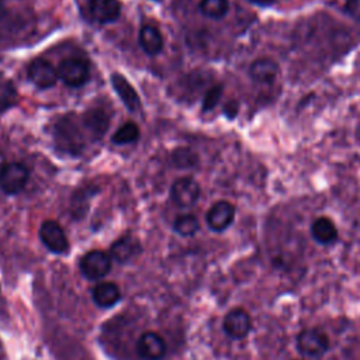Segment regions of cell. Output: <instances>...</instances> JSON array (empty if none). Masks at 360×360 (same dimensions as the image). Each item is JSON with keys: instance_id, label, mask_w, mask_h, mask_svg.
I'll return each mask as SVG.
<instances>
[{"instance_id": "obj_15", "label": "cell", "mask_w": 360, "mask_h": 360, "mask_svg": "<svg viewBox=\"0 0 360 360\" xmlns=\"http://www.w3.org/2000/svg\"><path fill=\"white\" fill-rule=\"evenodd\" d=\"M111 84L115 90V93L120 96L121 101L125 104L127 110L129 111H136L141 105V101H139V97L135 91V89L128 83V80L120 75V73H112L111 76Z\"/></svg>"}, {"instance_id": "obj_12", "label": "cell", "mask_w": 360, "mask_h": 360, "mask_svg": "<svg viewBox=\"0 0 360 360\" xmlns=\"http://www.w3.org/2000/svg\"><path fill=\"white\" fill-rule=\"evenodd\" d=\"M142 248L136 238L134 236H122L118 240H115L110 248V256L118 263H128L134 260L139 253Z\"/></svg>"}, {"instance_id": "obj_2", "label": "cell", "mask_w": 360, "mask_h": 360, "mask_svg": "<svg viewBox=\"0 0 360 360\" xmlns=\"http://www.w3.org/2000/svg\"><path fill=\"white\" fill-rule=\"evenodd\" d=\"M58 77L69 87H80L90 77L89 63L80 58H66L59 63Z\"/></svg>"}, {"instance_id": "obj_28", "label": "cell", "mask_w": 360, "mask_h": 360, "mask_svg": "<svg viewBox=\"0 0 360 360\" xmlns=\"http://www.w3.org/2000/svg\"><path fill=\"white\" fill-rule=\"evenodd\" d=\"M3 359V353H1V346H0V360Z\"/></svg>"}, {"instance_id": "obj_29", "label": "cell", "mask_w": 360, "mask_h": 360, "mask_svg": "<svg viewBox=\"0 0 360 360\" xmlns=\"http://www.w3.org/2000/svg\"><path fill=\"white\" fill-rule=\"evenodd\" d=\"M295 360H297V359H295Z\"/></svg>"}, {"instance_id": "obj_11", "label": "cell", "mask_w": 360, "mask_h": 360, "mask_svg": "<svg viewBox=\"0 0 360 360\" xmlns=\"http://www.w3.org/2000/svg\"><path fill=\"white\" fill-rule=\"evenodd\" d=\"M309 232L312 239L322 246L333 245L339 239V231L336 224L325 215H321L312 221Z\"/></svg>"}, {"instance_id": "obj_1", "label": "cell", "mask_w": 360, "mask_h": 360, "mask_svg": "<svg viewBox=\"0 0 360 360\" xmlns=\"http://www.w3.org/2000/svg\"><path fill=\"white\" fill-rule=\"evenodd\" d=\"M297 350L307 357H322L330 349L328 335L319 328H305L295 338Z\"/></svg>"}, {"instance_id": "obj_23", "label": "cell", "mask_w": 360, "mask_h": 360, "mask_svg": "<svg viewBox=\"0 0 360 360\" xmlns=\"http://www.w3.org/2000/svg\"><path fill=\"white\" fill-rule=\"evenodd\" d=\"M221 96H222V86H214L211 87L205 96H204V100H202V110L204 111H210L212 108L217 107V104L219 103L221 100Z\"/></svg>"}, {"instance_id": "obj_18", "label": "cell", "mask_w": 360, "mask_h": 360, "mask_svg": "<svg viewBox=\"0 0 360 360\" xmlns=\"http://www.w3.org/2000/svg\"><path fill=\"white\" fill-rule=\"evenodd\" d=\"M83 122L96 136H101L110 124L108 117L104 114V111L97 108L89 110L83 117Z\"/></svg>"}, {"instance_id": "obj_14", "label": "cell", "mask_w": 360, "mask_h": 360, "mask_svg": "<svg viewBox=\"0 0 360 360\" xmlns=\"http://www.w3.org/2000/svg\"><path fill=\"white\" fill-rule=\"evenodd\" d=\"M278 63L270 58H259L252 62L249 68V76L256 83L270 84L278 75Z\"/></svg>"}, {"instance_id": "obj_4", "label": "cell", "mask_w": 360, "mask_h": 360, "mask_svg": "<svg viewBox=\"0 0 360 360\" xmlns=\"http://www.w3.org/2000/svg\"><path fill=\"white\" fill-rule=\"evenodd\" d=\"M111 270V256L103 250H90L80 259V271L89 280H100Z\"/></svg>"}, {"instance_id": "obj_13", "label": "cell", "mask_w": 360, "mask_h": 360, "mask_svg": "<svg viewBox=\"0 0 360 360\" xmlns=\"http://www.w3.org/2000/svg\"><path fill=\"white\" fill-rule=\"evenodd\" d=\"M89 10L97 22L108 24L120 17L121 3L118 0H90Z\"/></svg>"}, {"instance_id": "obj_10", "label": "cell", "mask_w": 360, "mask_h": 360, "mask_svg": "<svg viewBox=\"0 0 360 360\" xmlns=\"http://www.w3.org/2000/svg\"><path fill=\"white\" fill-rule=\"evenodd\" d=\"M166 343L163 338L152 330L142 333L136 342V353L143 360H160L165 356Z\"/></svg>"}, {"instance_id": "obj_5", "label": "cell", "mask_w": 360, "mask_h": 360, "mask_svg": "<svg viewBox=\"0 0 360 360\" xmlns=\"http://www.w3.org/2000/svg\"><path fill=\"white\" fill-rule=\"evenodd\" d=\"M39 238L48 250L52 253H65L69 249V242L63 228L52 219L44 221L39 226Z\"/></svg>"}, {"instance_id": "obj_19", "label": "cell", "mask_w": 360, "mask_h": 360, "mask_svg": "<svg viewBox=\"0 0 360 360\" xmlns=\"http://www.w3.org/2000/svg\"><path fill=\"white\" fill-rule=\"evenodd\" d=\"M229 10V0H201L200 11L210 18H222Z\"/></svg>"}, {"instance_id": "obj_6", "label": "cell", "mask_w": 360, "mask_h": 360, "mask_svg": "<svg viewBox=\"0 0 360 360\" xmlns=\"http://www.w3.org/2000/svg\"><path fill=\"white\" fill-rule=\"evenodd\" d=\"M170 197L176 205L190 208L200 198V186L191 177H180L172 184Z\"/></svg>"}, {"instance_id": "obj_21", "label": "cell", "mask_w": 360, "mask_h": 360, "mask_svg": "<svg viewBox=\"0 0 360 360\" xmlns=\"http://www.w3.org/2000/svg\"><path fill=\"white\" fill-rule=\"evenodd\" d=\"M173 228L181 236H193L198 231L200 224H198L197 217H194L191 214H186V215H180L174 219Z\"/></svg>"}, {"instance_id": "obj_25", "label": "cell", "mask_w": 360, "mask_h": 360, "mask_svg": "<svg viewBox=\"0 0 360 360\" xmlns=\"http://www.w3.org/2000/svg\"><path fill=\"white\" fill-rule=\"evenodd\" d=\"M238 103L236 101H229L225 104V108H224V112L226 114L228 118H233L236 114H238Z\"/></svg>"}, {"instance_id": "obj_7", "label": "cell", "mask_w": 360, "mask_h": 360, "mask_svg": "<svg viewBox=\"0 0 360 360\" xmlns=\"http://www.w3.org/2000/svg\"><path fill=\"white\" fill-rule=\"evenodd\" d=\"M235 219V207L225 200L217 201L211 205L205 215L207 225L214 232H222L228 229Z\"/></svg>"}, {"instance_id": "obj_3", "label": "cell", "mask_w": 360, "mask_h": 360, "mask_svg": "<svg viewBox=\"0 0 360 360\" xmlns=\"http://www.w3.org/2000/svg\"><path fill=\"white\" fill-rule=\"evenodd\" d=\"M222 328L228 338L242 340L252 330V318L243 308H233L224 316Z\"/></svg>"}, {"instance_id": "obj_22", "label": "cell", "mask_w": 360, "mask_h": 360, "mask_svg": "<svg viewBox=\"0 0 360 360\" xmlns=\"http://www.w3.org/2000/svg\"><path fill=\"white\" fill-rule=\"evenodd\" d=\"M197 160H198L197 155L193 150H190V149L181 148V149L174 150V153H173L174 165L177 167H181V169H188V167L195 166Z\"/></svg>"}, {"instance_id": "obj_20", "label": "cell", "mask_w": 360, "mask_h": 360, "mask_svg": "<svg viewBox=\"0 0 360 360\" xmlns=\"http://www.w3.org/2000/svg\"><path fill=\"white\" fill-rule=\"evenodd\" d=\"M139 138V128L135 122H125L112 135L111 141L117 145L132 143Z\"/></svg>"}, {"instance_id": "obj_16", "label": "cell", "mask_w": 360, "mask_h": 360, "mask_svg": "<svg viewBox=\"0 0 360 360\" xmlns=\"http://www.w3.org/2000/svg\"><path fill=\"white\" fill-rule=\"evenodd\" d=\"M91 298L96 305L101 308H110L121 300V291L117 284L111 281H103L93 287Z\"/></svg>"}, {"instance_id": "obj_8", "label": "cell", "mask_w": 360, "mask_h": 360, "mask_svg": "<svg viewBox=\"0 0 360 360\" xmlns=\"http://www.w3.org/2000/svg\"><path fill=\"white\" fill-rule=\"evenodd\" d=\"M27 75L30 82L42 90L52 87L58 80V70L42 58H37L30 63Z\"/></svg>"}, {"instance_id": "obj_27", "label": "cell", "mask_w": 360, "mask_h": 360, "mask_svg": "<svg viewBox=\"0 0 360 360\" xmlns=\"http://www.w3.org/2000/svg\"><path fill=\"white\" fill-rule=\"evenodd\" d=\"M7 167V162H6V158H4V155L0 152V176H1V173L4 172V169Z\"/></svg>"}, {"instance_id": "obj_17", "label": "cell", "mask_w": 360, "mask_h": 360, "mask_svg": "<svg viewBox=\"0 0 360 360\" xmlns=\"http://www.w3.org/2000/svg\"><path fill=\"white\" fill-rule=\"evenodd\" d=\"M139 46L146 55L155 56L163 49V37L160 31L153 25H143L139 30Z\"/></svg>"}, {"instance_id": "obj_26", "label": "cell", "mask_w": 360, "mask_h": 360, "mask_svg": "<svg viewBox=\"0 0 360 360\" xmlns=\"http://www.w3.org/2000/svg\"><path fill=\"white\" fill-rule=\"evenodd\" d=\"M249 1L257 6H270L274 3V0H249Z\"/></svg>"}, {"instance_id": "obj_24", "label": "cell", "mask_w": 360, "mask_h": 360, "mask_svg": "<svg viewBox=\"0 0 360 360\" xmlns=\"http://www.w3.org/2000/svg\"><path fill=\"white\" fill-rule=\"evenodd\" d=\"M345 13H347L354 20H360V0H346Z\"/></svg>"}, {"instance_id": "obj_9", "label": "cell", "mask_w": 360, "mask_h": 360, "mask_svg": "<svg viewBox=\"0 0 360 360\" xmlns=\"http://www.w3.org/2000/svg\"><path fill=\"white\" fill-rule=\"evenodd\" d=\"M28 176V170L24 165L8 163L0 176V188L6 194H17L24 188Z\"/></svg>"}]
</instances>
